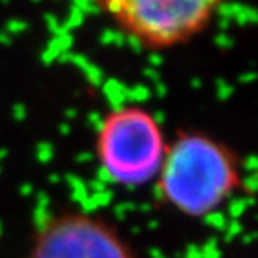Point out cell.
<instances>
[{
    "mask_svg": "<svg viewBox=\"0 0 258 258\" xmlns=\"http://www.w3.org/2000/svg\"><path fill=\"white\" fill-rule=\"evenodd\" d=\"M27 22H24V20H20V19H12L10 22L7 24V29H5V32H7L9 35L10 34H22L27 30Z\"/></svg>",
    "mask_w": 258,
    "mask_h": 258,
    "instance_id": "5b68a950",
    "label": "cell"
},
{
    "mask_svg": "<svg viewBox=\"0 0 258 258\" xmlns=\"http://www.w3.org/2000/svg\"><path fill=\"white\" fill-rule=\"evenodd\" d=\"M238 153L203 129H181L168 149L154 188L163 205L200 220L221 208L241 186Z\"/></svg>",
    "mask_w": 258,
    "mask_h": 258,
    "instance_id": "6da1fadb",
    "label": "cell"
},
{
    "mask_svg": "<svg viewBox=\"0 0 258 258\" xmlns=\"http://www.w3.org/2000/svg\"><path fill=\"white\" fill-rule=\"evenodd\" d=\"M24 258H139L104 216L84 210L50 211L30 233Z\"/></svg>",
    "mask_w": 258,
    "mask_h": 258,
    "instance_id": "277c9868",
    "label": "cell"
},
{
    "mask_svg": "<svg viewBox=\"0 0 258 258\" xmlns=\"http://www.w3.org/2000/svg\"><path fill=\"white\" fill-rule=\"evenodd\" d=\"M228 0H91L138 47L163 52L189 44Z\"/></svg>",
    "mask_w": 258,
    "mask_h": 258,
    "instance_id": "3957f363",
    "label": "cell"
},
{
    "mask_svg": "<svg viewBox=\"0 0 258 258\" xmlns=\"http://www.w3.org/2000/svg\"><path fill=\"white\" fill-rule=\"evenodd\" d=\"M168 136L163 122L141 104H114L96 124L94 156L104 181L134 189L156 181Z\"/></svg>",
    "mask_w": 258,
    "mask_h": 258,
    "instance_id": "7a4b0ae2",
    "label": "cell"
},
{
    "mask_svg": "<svg viewBox=\"0 0 258 258\" xmlns=\"http://www.w3.org/2000/svg\"><path fill=\"white\" fill-rule=\"evenodd\" d=\"M0 44L9 45L10 44V35L7 32H0Z\"/></svg>",
    "mask_w": 258,
    "mask_h": 258,
    "instance_id": "52a82bcc",
    "label": "cell"
},
{
    "mask_svg": "<svg viewBox=\"0 0 258 258\" xmlns=\"http://www.w3.org/2000/svg\"><path fill=\"white\" fill-rule=\"evenodd\" d=\"M12 114L17 117V119H24V117L27 116V107L24 104H20V102H17V104L12 106Z\"/></svg>",
    "mask_w": 258,
    "mask_h": 258,
    "instance_id": "8992f818",
    "label": "cell"
}]
</instances>
